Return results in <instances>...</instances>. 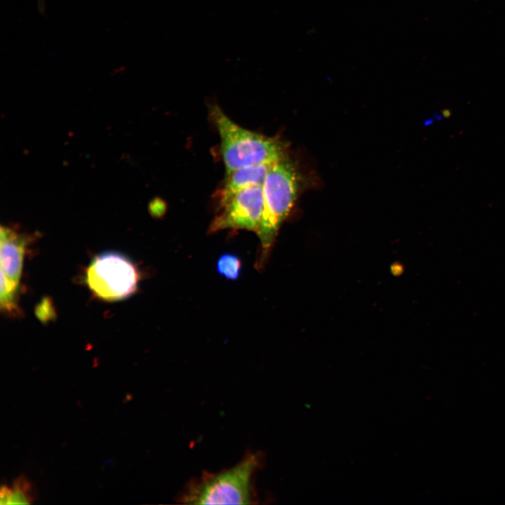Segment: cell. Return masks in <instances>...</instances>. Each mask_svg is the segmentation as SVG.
Instances as JSON below:
<instances>
[{"instance_id": "3", "label": "cell", "mask_w": 505, "mask_h": 505, "mask_svg": "<svg viewBox=\"0 0 505 505\" xmlns=\"http://www.w3.org/2000/svg\"><path fill=\"white\" fill-rule=\"evenodd\" d=\"M258 464L250 455L235 466L208 477L191 489L186 502L196 504H246L251 499V479Z\"/></svg>"}, {"instance_id": "9", "label": "cell", "mask_w": 505, "mask_h": 505, "mask_svg": "<svg viewBox=\"0 0 505 505\" xmlns=\"http://www.w3.org/2000/svg\"><path fill=\"white\" fill-rule=\"evenodd\" d=\"M34 499L32 485L24 476H20L14 481L8 504H28Z\"/></svg>"}, {"instance_id": "10", "label": "cell", "mask_w": 505, "mask_h": 505, "mask_svg": "<svg viewBox=\"0 0 505 505\" xmlns=\"http://www.w3.org/2000/svg\"><path fill=\"white\" fill-rule=\"evenodd\" d=\"M241 260L234 254L224 253L217 260L216 269L218 274L229 280H237L241 271Z\"/></svg>"}, {"instance_id": "5", "label": "cell", "mask_w": 505, "mask_h": 505, "mask_svg": "<svg viewBox=\"0 0 505 505\" xmlns=\"http://www.w3.org/2000/svg\"><path fill=\"white\" fill-rule=\"evenodd\" d=\"M219 208L220 212L209 227V233L244 229L257 234L263 210L262 186L241 191Z\"/></svg>"}, {"instance_id": "1", "label": "cell", "mask_w": 505, "mask_h": 505, "mask_svg": "<svg viewBox=\"0 0 505 505\" xmlns=\"http://www.w3.org/2000/svg\"><path fill=\"white\" fill-rule=\"evenodd\" d=\"M210 118L220 136L226 174L243 167L273 163L286 156L281 140L240 126L217 105L211 107Z\"/></svg>"}, {"instance_id": "11", "label": "cell", "mask_w": 505, "mask_h": 505, "mask_svg": "<svg viewBox=\"0 0 505 505\" xmlns=\"http://www.w3.org/2000/svg\"><path fill=\"white\" fill-rule=\"evenodd\" d=\"M36 314L40 320H48L51 318L53 314L50 302L48 299H44L39 305Z\"/></svg>"}, {"instance_id": "4", "label": "cell", "mask_w": 505, "mask_h": 505, "mask_svg": "<svg viewBox=\"0 0 505 505\" xmlns=\"http://www.w3.org/2000/svg\"><path fill=\"white\" fill-rule=\"evenodd\" d=\"M90 291L107 301L122 299L136 290L140 274L135 264L118 252H105L90 262L86 273Z\"/></svg>"}, {"instance_id": "2", "label": "cell", "mask_w": 505, "mask_h": 505, "mask_svg": "<svg viewBox=\"0 0 505 505\" xmlns=\"http://www.w3.org/2000/svg\"><path fill=\"white\" fill-rule=\"evenodd\" d=\"M298 187V173L289 159L285 156L271 164L262 184L263 210L257 232L260 243L257 269L268 258L281 225L296 201Z\"/></svg>"}, {"instance_id": "7", "label": "cell", "mask_w": 505, "mask_h": 505, "mask_svg": "<svg viewBox=\"0 0 505 505\" xmlns=\"http://www.w3.org/2000/svg\"><path fill=\"white\" fill-rule=\"evenodd\" d=\"M271 164L263 163L243 167L227 173L223 184L217 191L219 207L241 191L262 186Z\"/></svg>"}, {"instance_id": "12", "label": "cell", "mask_w": 505, "mask_h": 505, "mask_svg": "<svg viewBox=\"0 0 505 505\" xmlns=\"http://www.w3.org/2000/svg\"><path fill=\"white\" fill-rule=\"evenodd\" d=\"M11 494V488L4 485L1 487L0 503L1 504H8Z\"/></svg>"}, {"instance_id": "8", "label": "cell", "mask_w": 505, "mask_h": 505, "mask_svg": "<svg viewBox=\"0 0 505 505\" xmlns=\"http://www.w3.org/2000/svg\"><path fill=\"white\" fill-rule=\"evenodd\" d=\"M18 287L19 283L1 275V309L6 314H16L19 310L17 302Z\"/></svg>"}, {"instance_id": "6", "label": "cell", "mask_w": 505, "mask_h": 505, "mask_svg": "<svg viewBox=\"0 0 505 505\" xmlns=\"http://www.w3.org/2000/svg\"><path fill=\"white\" fill-rule=\"evenodd\" d=\"M0 233L1 274L19 283L28 240L26 236L6 226L1 227Z\"/></svg>"}]
</instances>
